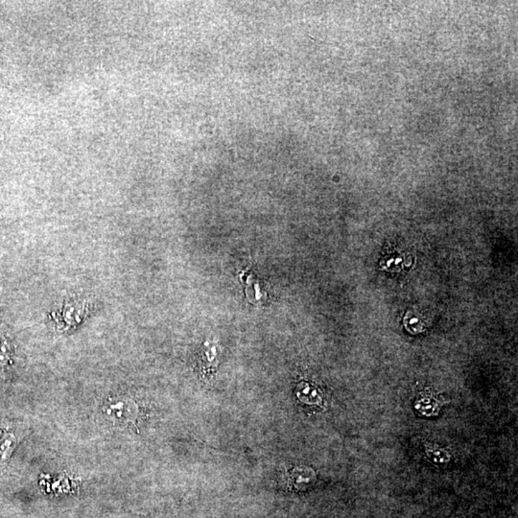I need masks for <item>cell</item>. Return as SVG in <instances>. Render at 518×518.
Instances as JSON below:
<instances>
[{"label": "cell", "instance_id": "cell-1", "mask_svg": "<svg viewBox=\"0 0 518 518\" xmlns=\"http://www.w3.org/2000/svg\"><path fill=\"white\" fill-rule=\"evenodd\" d=\"M444 403V399H439L431 390L426 389L417 399L416 408L424 416H436Z\"/></svg>", "mask_w": 518, "mask_h": 518}, {"label": "cell", "instance_id": "cell-2", "mask_svg": "<svg viewBox=\"0 0 518 518\" xmlns=\"http://www.w3.org/2000/svg\"><path fill=\"white\" fill-rule=\"evenodd\" d=\"M426 454L431 459V461H436L437 462H446L449 461L450 455L447 453V451L444 449H440L433 446V444H427L426 446Z\"/></svg>", "mask_w": 518, "mask_h": 518}]
</instances>
